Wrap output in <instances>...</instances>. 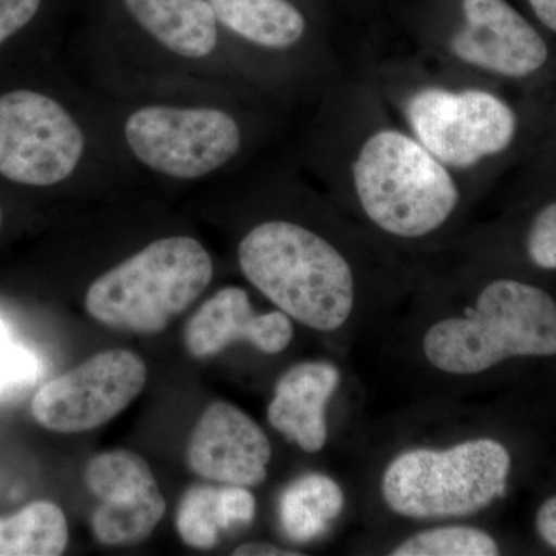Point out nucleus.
<instances>
[{"label": "nucleus", "instance_id": "f257e3e1", "mask_svg": "<svg viewBox=\"0 0 556 556\" xmlns=\"http://www.w3.org/2000/svg\"><path fill=\"white\" fill-rule=\"evenodd\" d=\"M248 280L288 317L317 331H334L356 300L345 257L313 230L289 222H266L239 247Z\"/></svg>", "mask_w": 556, "mask_h": 556}, {"label": "nucleus", "instance_id": "f03ea898", "mask_svg": "<svg viewBox=\"0 0 556 556\" xmlns=\"http://www.w3.org/2000/svg\"><path fill=\"white\" fill-rule=\"evenodd\" d=\"M422 346L431 367L455 376L479 375L507 358L556 356V302L541 288L500 278L466 317L428 329Z\"/></svg>", "mask_w": 556, "mask_h": 556}, {"label": "nucleus", "instance_id": "7ed1b4c3", "mask_svg": "<svg viewBox=\"0 0 556 556\" xmlns=\"http://www.w3.org/2000/svg\"><path fill=\"white\" fill-rule=\"evenodd\" d=\"M212 274L211 255L199 240H156L91 283L87 313L105 327L156 334L203 294Z\"/></svg>", "mask_w": 556, "mask_h": 556}, {"label": "nucleus", "instance_id": "20e7f679", "mask_svg": "<svg viewBox=\"0 0 556 556\" xmlns=\"http://www.w3.org/2000/svg\"><path fill=\"white\" fill-rule=\"evenodd\" d=\"M353 179L367 217L401 239L434 232L459 203L447 166L399 130H378L362 144Z\"/></svg>", "mask_w": 556, "mask_h": 556}, {"label": "nucleus", "instance_id": "39448f33", "mask_svg": "<svg viewBox=\"0 0 556 556\" xmlns=\"http://www.w3.org/2000/svg\"><path fill=\"white\" fill-rule=\"evenodd\" d=\"M510 467V453L493 439L447 450H409L388 466L382 495L402 517H467L504 496Z\"/></svg>", "mask_w": 556, "mask_h": 556}, {"label": "nucleus", "instance_id": "423d86ee", "mask_svg": "<svg viewBox=\"0 0 556 556\" xmlns=\"http://www.w3.org/2000/svg\"><path fill=\"white\" fill-rule=\"evenodd\" d=\"M124 135L142 164L178 179L212 174L241 148L237 121L211 108L149 105L131 113Z\"/></svg>", "mask_w": 556, "mask_h": 556}, {"label": "nucleus", "instance_id": "0eeeda50", "mask_svg": "<svg viewBox=\"0 0 556 556\" xmlns=\"http://www.w3.org/2000/svg\"><path fill=\"white\" fill-rule=\"evenodd\" d=\"M407 118L417 141L455 169L500 155L514 141L518 127L510 105L484 90L417 91L408 101Z\"/></svg>", "mask_w": 556, "mask_h": 556}, {"label": "nucleus", "instance_id": "6e6552de", "mask_svg": "<svg viewBox=\"0 0 556 556\" xmlns=\"http://www.w3.org/2000/svg\"><path fill=\"white\" fill-rule=\"evenodd\" d=\"M86 138L60 102L31 90L0 97V174L27 186L64 181L83 159Z\"/></svg>", "mask_w": 556, "mask_h": 556}, {"label": "nucleus", "instance_id": "1a4fd4ad", "mask_svg": "<svg viewBox=\"0 0 556 556\" xmlns=\"http://www.w3.org/2000/svg\"><path fill=\"white\" fill-rule=\"evenodd\" d=\"M148 382L138 354L109 350L40 387L31 412L40 426L56 433H84L124 412Z\"/></svg>", "mask_w": 556, "mask_h": 556}, {"label": "nucleus", "instance_id": "9d476101", "mask_svg": "<svg viewBox=\"0 0 556 556\" xmlns=\"http://www.w3.org/2000/svg\"><path fill=\"white\" fill-rule=\"evenodd\" d=\"M463 9L466 24L450 42L457 60L507 78L544 67L546 42L506 0H464Z\"/></svg>", "mask_w": 556, "mask_h": 556}, {"label": "nucleus", "instance_id": "9b49d317", "mask_svg": "<svg viewBox=\"0 0 556 556\" xmlns=\"http://www.w3.org/2000/svg\"><path fill=\"white\" fill-rule=\"evenodd\" d=\"M188 464L193 473L219 484L255 486L268 477L273 456L263 428L228 402L204 409L190 434Z\"/></svg>", "mask_w": 556, "mask_h": 556}, {"label": "nucleus", "instance_id": "f8f14e48", "mask_svg": "<svg viewBox=\"0 0 556 556\" xmlns=\"http://www.w3.org/2000/svg\"><path fill=\"white\" fill-rule=\"evenodd\" d=\"M294 328L283 311L257 314L244 289H219L189 318L185 343L190 356H217L233 342H248L265 354L287 350Z\"/></svg>", "mask_w": 556, "mask_h": 556}, {"label": "nucleus", "instance_id": "ddd939ff", "mask_svg": "<svg viewBox=\"0 0 556 556\" xmlns=\"http://www.w3.org/2000/svg\"><path fill=\"white\" fill-rule=\"evenodd\" d=\"M340 372L329 362H303L289 368L276 386L268 420L278 433L308 453L327 444V405L338 390Z\"/></svg>", "mask_w": 556, "mask_h": 556}, {"label": "nucleus", "instance_id": "4468645a", "mask_svg": "<svg viewBox=\"0 0 556 556\" xmlns=\"http://www.w3.org/2000/svg\"><path fill=\"white\" fill-rule=\"evenodd\" d=\"M131 17L172 53L206 58L218 42L217 17L207 0H124Z\"/></svg>", "mask_w": 556, "mask_h": 556}, {"label": "nucleus", "instance_id": "2eb2a0df", "mask_svg": "<svg viewBox=\"0 0 556 556\" xmlns=\"http://www.w3.org/2000/svg\"><path fill=\"white\" fill-rule=\"evenodd\" d=\"M230 31L266 49L285 50L303 38L306 21L288 0H207Z\"/></svg>", "mask_w": 556, "mask_h": 556}, {"label": "nucleus", "instance_id": "dca6fc26", "mask_svg": "<svg viewBox=\"0 0 556 556\" xmlns=\"http://www.w3.org/2000/svg\"><path fill=\"white\" fill-rule=\"evenodd\" d=\"M345 496L338 482L311 473L295 479L280 497V522L285 535L295 543H309L327 532L342 514Z\"/></svg>", "mask_w": 556, "mask_h": 556}, {"label": "nucleus", "instance_id": "f3484780", "mask_svg": "<svg viewBox=\"0 0 556 556\" xmlns=\"http://www.w3.org/2000/svg\"><path fill=\"white\" fill-rule=\"evenodd\" d=\"M68 544L64 511L38 501L9 519H0V556H56Z\"/></svg>", "mask_w": 556, "mask_h": 556}, {"label": "nucleus", "instance_id": "a211bd4d", "mask_svg": "<svg viewBox=\"0 0 556 556\" xmlns=\"http://www.w3.org/2000/svg\"><path fill=\"white\" fill-rule=\"evenodd\" d=\"M166 508L160 489L129 501H101L91 517V529L104 546H134L152 535Z\"/></svg>", "mask_w": 556, "mask_h": 556}, {"label": "nucleus", "instance_id": "6ab92c4d", "mask_svg": "<svg viewBox=\"0 0 556 556\" xmlns=\"http://www.w3.org/2000/svg\"><path fill=\"white\" fill-rule=\"evenodd\" d=\"M86 484L100 501H129L160 489L152 468L138 453L112 450L87 464Z\"/></svg>", "mask_w": 556, "mask_h": 556}, {"label": "nucleus", "instance_id": "aec40b11", "mask_svg": "<svg viewBox=\"0 0 556 556\" xmlns=\"http://www.w3.org/2000/svg\"><path fill=\"white\" fill-rule=\"evenodd\" d=\"M177 529L189 547L208 551L217 546L219 533L226 530L219 486H190L179 501Z\"/></svg>", "mask_w": 556, "mask_h": 556}, {"label": "nucleus", "instance_id": "412c9836", "mask_svg": "<svg viewBox=\"0 0 556 556\" xmlns=\"http://www.w3.org/2000/svg\"><path fill=\"white\" fill-rule=\"evenodd\" d=\"M394 556H495L496 541L473 527H439L416 533L399 544Z\"/></svg>", "mask_w": 556, "mask_h": 556}, {"label": "nucleus", "instance_id": "4be33fe9", "mask_svg": "<svg viewBox=\"0 0 556 556\" xmlns=\"http://www.w3.org/2000/svg\"><path fill=\"white\" fill-rule=\"evenodd\" d=\"M39 371L38 357L11 340L10 329L0 317V399L35 383Z\"/></svg>", "mask_w": 556, "mask_h": 556}, {"label": "nucleus", "instance_id": "5701e85b", "mask_svg": "<svg viewBox=\"0 0 556 556\" xmlns=\"http://www.w3.org/2000/svg\"><path fill=\"white\" fill-rule=\"evenodd\" d=\"M527 252L538 268L556 269V203L538 212L527 233Z\"/></svg>", "mask_w": 556, "mask_h": 556}, {"label": "nucleus", "instance_id": "b1692460", "mask_svg": "<svg viewBox=\"0 0 556 556\" xmlns=\"http://www.w3.org/2000/svg\"><path fill=\"white\" fill-rule=\"evenodd\" d=\"M40 0H0V46L36 16Z\"/></svg>", "mask_w": 556, "mask_h": 556}, {"label": "nucleus", "instance_id": "393cba45", "mask_svg": "<svg viewBox=\"0 0 556 556\" xmlns=\"http://www.w3.org/2000/svg\"><path fill=\"white\" fill-rule=\"evenodd\" d=\"M536 530L544 543L556 548V496L548 497L538 508Z\"/></svg>", "mask_w": 556, "mask_h": 556}, {"label": "nucleus", "instance_id": "a878e982", "mask_svg": "<svg viewBox=\"0 0 556 556\" xmlns=\"http://www.w3.org/2000/svg\"><path fill=\"white\" fill-rule=\"evenodd\" d=\"M236 556H299V552H289L269 543H248L233 551Z\"/></svg>", "mask_w": 556, "mask_h": 556}, {"label": "nucleus", "instance_id": "bb28decb", "mask_svg": "<svg viewBox=\"0 0 556 556\" xmlns=\"http://www.w3.org/2000/svg\"><path fill=\"white\" fill-rule=\"evenodd\" d=\"M541 24L556 33V0H529Z\"/></svg>", "mask_w": 556, "mask_h": 556}, {"label": "nucleus", "instance_id": "cd10ccee", "mask_svg": "<svg viewBox=\"0 0 556 556\" xmlns=\"http://www.w3.org/2000/svg\"><path fill=\"white\" fill-rule=\"evenodd\" d=\"M0 223H2V212H0Z\"/></svg>", "mask_w": 556, "mask_h": 556}]
</instances>
